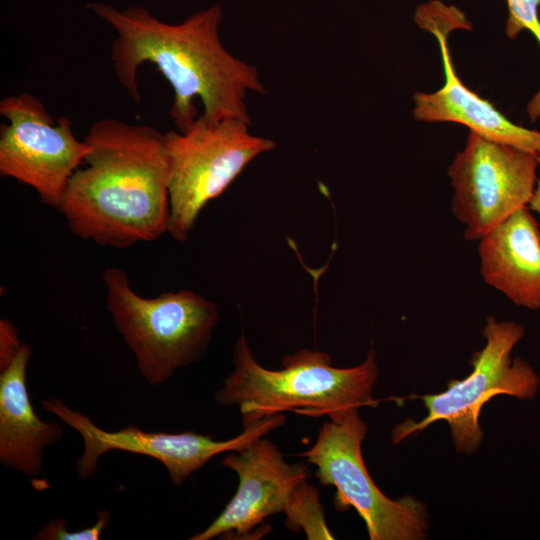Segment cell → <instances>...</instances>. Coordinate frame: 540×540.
I'll return each mask as SVG.
<instances>
[{"label":"cell","mask_w":540,"mask_h":540,"mask_svg":"<svg viewBox=\"0 0 540 540\" xmlns=\"http://www.w3.org/2000/svg\"><path fill=\"white\" fill-rule=\"evenodd\" d=\"M415 23L431 33L440 47L445 82L433 93L413 95L415 119L423 122L462 124L493 141L539 153L540 131L531 130L508 120L494 105L467 88L459 79L452 63L448 36L457 29H472L465 14L453 5L433 0L420 5L414 14Z\"/></svg>","instance_id":"11"},{"label":"cell","mask_w":540,"mask_h":540,"mask_svg":"<svg viewBox=\"0 0 540 540\" xmlns=\"http://www.w3.org/2000/svg\"><path fill=\"white\" fill-rule=\"evenodd\" d=\"M86 7L116 32L111 47L114 72L136 103L141 101L137 70L148 62L173 89L169 115L178 131H185L198 118L195 98L201 101L202 115L209 120L240 119L251 124L247 96L266 90L257 69L223 46L221 4L197 11L177 24L163 22L137 5L119 9L90 2Z\"/></svg>","instance_id":"1"},{"label":"cell","mask_w":540,"mask_h":540,"mask_svg":"<svg viewBox=\"0 0 540 540\" xmlns=\"http://www.w3.org/2000/svg\"><path fill=\"white\" fill-rule=\"evenodd\" d=\"M538 160H539V176L537 179L533 196L531 198V201L528 207L530 210L535 211L540 214V152L538 153Z\"/></svg>","instance_id":"19"},{"label":"cell","mask_w":540,"mask_h":540,"mask_svg":"<svg viewBox=\"0 0 540 540\" xmlns=\"http://www.w3.org/2000/svg\"><path fill=\"white\" fill-rule=\"evenodd\" d=\"M0 113V173L31 187L41 202L59 209L68 183L90 145L78 140L70 119L55 120L31 93L3 98Z\"/></svg>","instance_id":"9"},{"label":"cell","mask_w":540,"mask_h":540,"mask_svg":"<svg viewBox=\"0 0 540 540\" xmlns=\"http://www.w3.org/2000/svg\"><path fill=\"white\" fill-rule=\"evenodd\" d=\"M484 281L518 306L540 308V231L529 207L515 211L479 240Z\"/></svg>","instance_id":"13"},{"label":"cell","mask_w":540,"mask_h":540,"mask_svg":"<svg viewBox=\"0 0 540 540\" xmlns=\"http://www.w3.org/2000/svg\"><path fill=\"white\" fill-rule=\"evenodd\" d=\"M21 343L15 326L7 319L0 320V371L5 370L19 353Z\"/></svg>","instance_id":"18"},{"label":"cell","mask_w":540,"mask_h":540,"mask_svg":"<svg viewBox=\"0 0 540 540\" xmlns=\"http://www.w3.org/2000/svg\"><path fill=\"white\" fill-rule=\"evenodd\" d=\"M538 172L537 153L470 131L447 173L452 212L464 226L465 238L479 241L515 211L528 207Z\"/></svg>","instance_id":"8"},{"label":"cell","mask_w":540,"mask_h":540,"mask_svg":"<svg viewBox=\"0 0 540 540\" xmlns=\"http://www.w3.org/2000/svg\"><path fill=\"white\" fill-rule=\"evenodd\" d=\"M233 372L214 398L223 406L238 405L243 427L284 411L321 417L374 407L373 388L379 371L374 349L350 368L332 366L323 351L302 349L282 360V369L270 370L254 358L244 335L236 341Z\"/></svg>","instance_id":"3"},{"label":"cell","mask_w":540,"mask_h":540,"mask_svg":"<svg viewBox=\"0 0 540 540\" xmlns=\"http://www.w3.org/2000/svg\"><path fill=\"white\" fill-rule=\"evenodd\" d=\"M221 463L237 474V491L218 517L191 540L246 536L266 518L284 512L293 490L308 477L307 465L287 462L278 447L263 437L243 450L228 452Z\"/></svg>","instance_id":"12"},{"label":"cell","mask_w":540,"mask_h":540,"mask_svg":"<svg viewBox=\"0 0 540 540\" xmlns=\"http://www.w3.org/2000/svg\"><path fill=\"white\" fill-rule=\"evenodd\" d=\"M111 515L107 510L97 512V521L94 525L84 528L81 531L70 532L67 530L66 520L56 518L45 524L34 539L37 540H98L102 532L107 527Z\"/></svg>","instance_id":"17"},{"label":"cell","mask_w":540,"mask_h":540,"mask_svg":"<svg viewBox=\"0 0 540 540\" xmlns=\"http://www.w3.org/2000/svg\"><path fill=\"white\" fill-rule=\"evenodd\" d=\"M359 409L329 415L312 447L302 453L316 467L323 485L336 488L335 508H354L363 519L371 540H422L429 528L427 506L406 495L392 500L376 486L362 456L367 425Z\"/></svg>","instance_id":"7"},{"label":"cell","mask_w":540,"mask_h":540,"mask_svg":"<svg viewBox=\"0 0 540 540\" xmlns=\"http://www.w3.org/2000/svg\"><path fill=\"white\" fill-rule=\"evenodd\" d=\"M240 119L209 120L202 114L185 131L164 133L169 170L168 233L186 241L201 210L221 195L275 141L254 135Z\"/></svg>","instance_id":"5"},{"label":"cell","mask_w":540,"mask_h":540,"mask_svg":"<svg viewBox=\"0 0 540 540\" xmlns=\"http://www.w3.org/2000/svg\"><path fill=\"white\" fill-rule=\"evenodd\" d=\"M508 18L505 33L514 39L519 33L527 30L533 34L540 45V0H507ZM527 114L534 122L540 118V88L527 104Z\"/></svg>","instance_id":"16"},{"label":"cell","mask_w":540,"mask_h":540,"mask_svg":"<svg viewBox=\"0 0 540 540\" xmlns=\"http://www.w3.org/2000/svg\"><path fill=\"white\" fill-rule=\"evenodd\" d=\"M319 495L316 487L306 480L301 482L293 490L284 509L285 525L295 532L303 530L307 539H334L326 525Z\"/></svg>","instance_id":"15"},{"label":"cell","mask_w":540,"mask_h":540,"mask_svg":"<svg viewBox=\"0 0 540 540\" xmlns=\"http://www.w3.org/2000/svg\"><path fill=\"white\" fill-rule=\"evenodd\" d=\"M41 404L82 437L84 449L76 462L77 473L82 480L96 474L98 461L105 453L120 450L158 460L166 468L171 482L180 485L211 458L243 450L286 421V417L279 413L243 427L244 430L234 438L218 441L193 431L176 434L146 432L134 425L119 431H106L57 398L42 400Z\"/></svg>","instance_id":"10"},{"label":"cell","mask_w":540,"mask_h":540,"mask_svg":"<svg viewBox=\"0 0 540 540\" xmlns=\"http://www.w3.org/2000/svg\"><path fill=\"white\" fill-rule=\"evenodd\" d=\"M85 141L91 150L58 209L70 232L117 249L168 233L164 134L148 125L105 118L91 126Z\"/></svg>","instance_id":"2"},{"label":"cell","mask_w":540,"mask_h":540,"mask_svg":"<svg viewBox=\"0 0 540 540\" xmlns=\"http://www.w3.org/2000/svg\"><path fill=\"white\" fill-rule=\"evenodd\" d=\"M523 335L522 325L489 316L483 328L486 343L472 359V372L462 380L450 381L441 393L419 397L427 415L417 422L407 419L396 425L392 442L398 444L444 420L450 426L455 449L475 452L483 439L479 418L487 402L500 394L531 400L538 392L540 377L531 365L521 358L511 360V352Z\"/></svg>","instance_id":"6"},{"label":"cell","mask_w":540,"mask_h":540,"mask_svg":"<svg viewBox=\"0 0 540 540\" xmlns=\"http://www.w3.org/2000/svg\"><path fill=\"white\" fill-rule=\"evenodd\" d=\"M31 356V346L23 343L0 374V462L35 477L42 468L46 448L60 441L62 427L41 420L34 411L26 384Z\"/></svg>","instance_id":"14"},{"label":"cell","mask_w":540,"mask_h":540,"mask_svg":"<svg viewBox=\"0 0 540 540\" xmlns=\"http://www.w3.org/2000/svg\"><path fill=\"white\" fill-rule=\"evenodd\" d=\"M103 282L107 310L148 384H162L204 356L219 320L212 301L190 290L145 298L118 267L105 269Z\"/></svg>","instance_id":"4"}]
</instances>
